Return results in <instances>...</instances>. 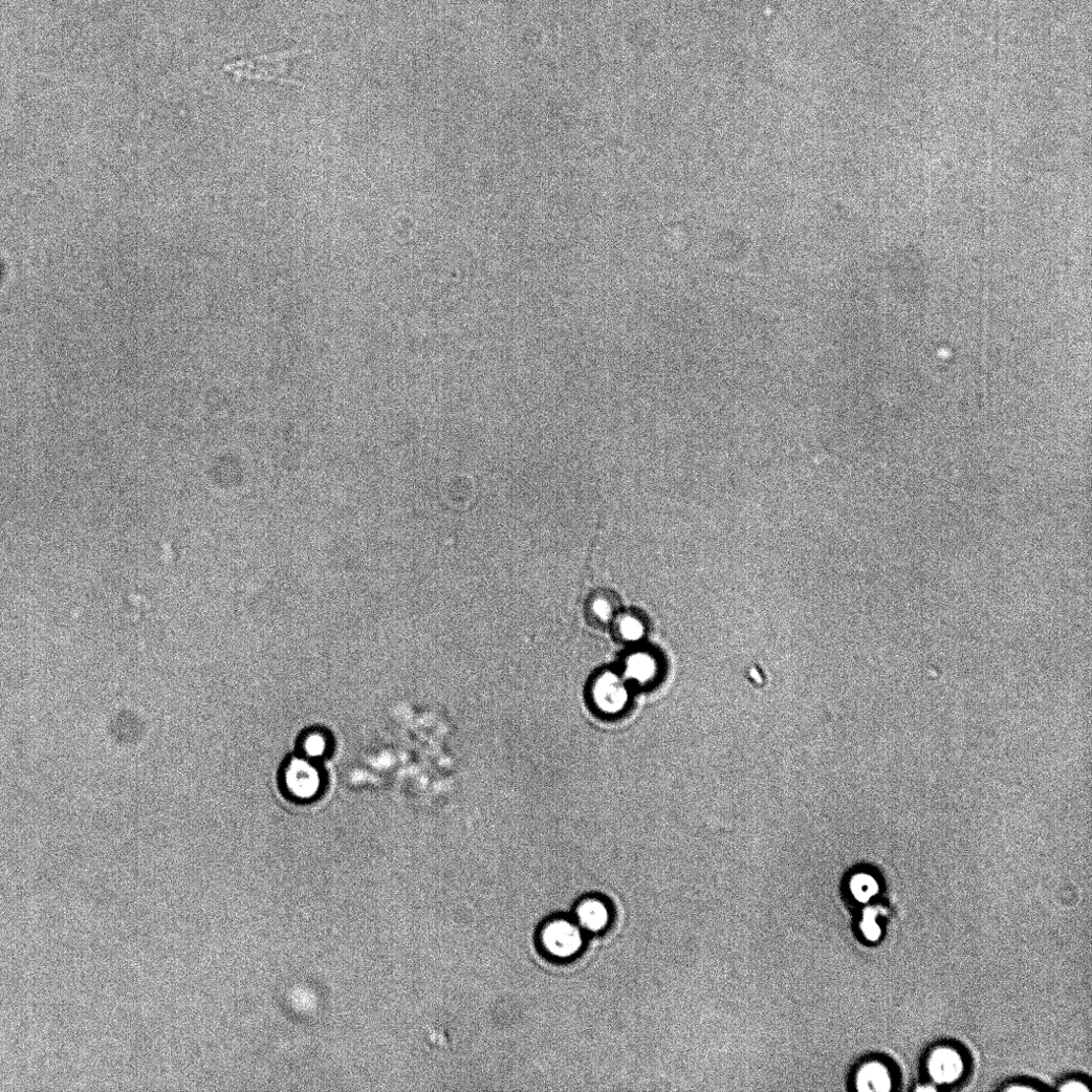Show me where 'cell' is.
<instances>
[{"instance_id": "6da1fadb", "label": "cell", "mask_w": 1092, "mask_h": 1092, "mask_svg": "<svg viewBox=\"0 0 1092 1092\" xmlns=\"http://www.w3.org/2000/svg\"><path fill=\"white\" fill-rule=\"evenodd\" d=\"M297 51H284L281 53L260 56L250 59H241L239 62L225 67V70L235 77V80L277 82L285 85H297L298 83L286 78L288 62Z\"/></svg>"}, {"instance_id": "7a4b0ae2", "label": "cell", "mask_w": 1092, "mask_h": 1092, "mask_svg": "<svg viewBox=\"0 0 1092 1092\" xmlns=\"http://www.w3.org/2000/svg\"><path fill=\"white\" fill-rule=\"evenodd\" d=\"M583 932L575 920L556 918L542 926L539 943L546 955L568 959L582 948Z\"/></svg>"}, {"instance_id": "3957f363", "label": "cell", "mask_w": 1092, "mask_h": 1092, "mask_svg": "<svg viewBox=\"0 0 1092 1092\" xmlns=\"http://www.w3.org/2000/svg\"><path fill=\"white\" fill-rule=\"evenodd\" d=\"M623 610L619 596L610 589L594 590L585 604V616L594 628L608 629Z\"/></svg>"}, {"instance_id": "277c9868", "label": "cell", "mask_w": 1092, "mask_h": 1092, "mask_svg": "<svg viewBox=\"0 0 1092 1092\" xmlns=\"http://www.w3.org/2000/svg\"><path fill=\"white\" fill-rule=\"evenodd\" d=\"M927 1070L936 1083L952 1084L962 1075L964 1062L955 1049L941 1047L931 1053L927 1060Z\"/></svg>"}, {"instance_id": "5b68a950", "label": "cell", "mask_w": 1092, "mask_h": 1092, "mask_svg": "<svg viewBox=\"0 0 1092 1092\" xmlns=\"http://www.w3.org/2000/svg\"><path fill=\"white\" fill-rule=\"evenodd\" d=\"M592 698L596 706L606 713H617L628 701V692L616 676H600L592 687Z\"/></svg>"}, {"instance_id": "8992f818", "label": "cell", "mask_w": 1092, "mask_h": 1092, "mask_svg": "<svg viewBox=\"0 0 1092 1092\" xmlns=\"http://www.w3.org/2000/svg\"><path fill=\"white\" fill-rule=\"evenodd\" d=\"M610 920V908L598 897H586L576 905L575 921L585 932H600L609 925Z\"/></svg>"}, {"instance_id": "52a82bcc", "label": "cell", "mask_w": 1092, "mask_h": 1092, "mask_svg": "<svg viewBox=\"0 0 1092 1092\" xmlns=\"http://www.w3.org/2000/svg\"><path fill=\"white\" fill-rule=\"evenodd\" d=\"M857 1086L862 1091H889L892 1088L890 1071L880 1063H869L859 1070Z\"/></svg>"}, {"instance_id": "ba28073f", "label": "cell", "mask_w": 1092, "mask_h": 1092, "mask_svg": "<svg viewBox=\"0 0 1092 1092\" xmlns=\"http://www.w3.org/2000/svg\"><path fill=\"white\" fill-rule=\"evenodd\" d=\"M614 636L623 642H635L645 634V626L637 613L621 610L610 627Z\"/></svg>"}, {"instance_id": "9c48e42d", "label": "cell", "mask_w": 1092, "mask_h": 1092, "mask_svg": "<svg viewBox=\"0 0 1092 1092\" xmlns=\"http://www.w3.org/2000/svg\"><path fill=\"white\" fill-rule=\"evenodd\" d=\"M627 676L638 683L651 681L656 673L657 665L654 657L648 653H635L629 656L626 663Z\"/></svg>"}, {"instance_id": "30bf717a", "label": "cell", "mask_w": 1092, "mask_h": 1092, "mask_svg": "<svg viewBox=\"0 0 1092 1092\" xmlns=\"http://www.w3.org/2000/svg\"><path fill=\"white\" fill-rule=\"evenodd\" d=\"M849 887H851L854 897L861 902L869 901L879 890L875 878L865 873L855 875Z\"/></svg>"}, {"instance_id": "8fae6325", "label": "cell", "mask_w": 1092, "mask_h": 1092, "mask_svg": "<svg viewBox=\"0 0 1092 1092\" xmlns=\"http://www.w3.org/2000/svg\"><path fill=\"white\" fill-rule=\"evenodd\" d=\"M861 929L869 940L874 941L880 937V927L876 923V913L873 912V910H869V912L865 914Z\"/></svg>"}, {"instance_id": "7c38bea8", "label": "cell", "mask_w": 1092, "mask_h": 1092, "mask_svg": "<svg viewBox=\"0 0 1092 1092\" xmlns=\"http://www.w3.org/2000/svg\"><path fill=\"white\" fill-rule=\"evenodd\" d=\"M1063 1090H1072V1091L1075 1090V1091H1077V1090H1088V1089L1086 1087H1084L1083 1085L1077 1084V1085H1072V1086H1066V1087L1063 1088Z\"/></svg>"}]
</instances>
